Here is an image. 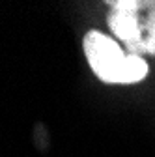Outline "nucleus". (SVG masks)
<instances>
[{
	"label": "nucleus",
	"instance_id": "f03ea898",
	"mask_svg": "<svg viewBox=\"0 0 155 157\" xmlns=\"http://www.w3.org/2000/svg\"><path fill=\"white\" fill-rule=\"evenodd\" d=\"M107 25L129 54L155 56V0H112Z\"/></svg>",
	"mask_w": 155,
	"mask_h": 157
},
{
	"label": "nucleus",
	"instance_id": "f257e3e1",
	"mask_svg": "<svg viewBox=\"0 0 155 157\" xmlns=\"http://www.w3.org/2000/svg\"><path fill=\"white\" fill-rule=\"evenodd\" d=\"M82 49L92 71L107 84H134L144 81L149 71V66L142 56L125 54L110 36L99 30L86 32Z\"/></svg>",
	"mask_w": 155,
	"mask_h": 157
}]
</instances>
